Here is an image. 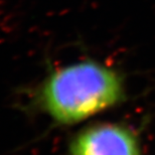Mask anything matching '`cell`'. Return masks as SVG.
Here are the masks:
<instances>
[{
    "instance_id": "cell-1",
    "label": "cell",
    "mask_w": 155,
    "mask_h": 155,
    "mask_svg": "<svg viewBox=\"0 0 155 155\" xmlns=\"http://www.w3.org/2000/svg\"><path fill=\"white\" fill-rule=\"evenodd\" d=\"M33 98L36 108L54 123L72 126L120 104L125 87L114 68L86 58L51 69Z\"/></svg>"
},
{
    "instance_id": "cell-2",
    "label": "cell",
    "mask_w": 155,
    "mask_h": 155,
    "mask_svg": "<svg viewBox=\"0 0 155 155\" xmlns=\"http://www.w3.org/2000/svg\"><path fill=\"white\" fill-rule=\"evenodd\" d=\"M69 155H142L138 135L122 123H93L71 138Z\"/></svg>"
}]
</instances>
